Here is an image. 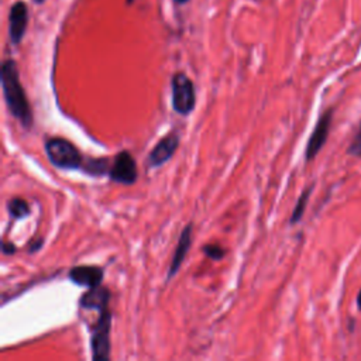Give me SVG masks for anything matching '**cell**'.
Returning a JSON list of instances; mask_svg holds the SVG:
<instances>
[{"label": "cell", "mask_w": 361, "mask_h": 361, "mask_svg": "<svg viewBox=\"0 0 361 361\" xmlns=\"http://www.w3.org/2000/svg\"><path fill=\"white\" fill-rule=\"evenodd\" d=\"M2 89L10 113L24 127H30L32 123L31 108L28 105L24 88L20 84L17 65L13 59H6L2 65Z\"/></svg>", "instance_id": "obj_1"}, {"label": "cell", "mask_w": 361, "mask_h": 361, "mask_svg": "<svg viewBox=\"0 0 361 361\" xmlns=\"http://www.w3.org/2000/svg\"><path fill=\"white\" fill-rule=\"evenodd\" d=\"M46 153L52 166L61 170H84L85 159L79 150L68 140L52 137L46 142Z\"/></svg>", "instance_id": "obj_2"}, {"label": "cell", "mask_w": 361, "mask_h": 361, "mask_svg": "<svg viewBox=\"0 0 361 361\" xmlns=\"http://www.w3.org/2000/svg\"><path fill=\"white\" fill-rule=\"evenodd\" d=\"M110 326L112 313L109 308L99 311L95 327L92 329V358L95 361H106L110 358Z\"/></svg>", "instance_id": "obj_3"}, {"label": "cell", "mask_w": 361, "mask_h": 361, "mask_svg": "<svg viewBox=\"0 0 361 361\" xmlns=\"http://www.w3.org/2000/svg\"><path fill=\"white\" fill-rule=\"evenodd\" d=\"M173 108L178 115L188 116L193 112L196 104V92L193 82L182 72L174 75L171 81Z\"/></svg>", "instance_id": "obj_4"}, {"label": "cell", "mask_w": 361, "mask_h": 361, "mask_svg": "<svg viewBox=\"0 0 361 361\" xmlns=\"http://www.w3.org/2000/svg\"><path fill=\"white\" fill-rule=\"evenodd\" d=\"M109 177L112 181L119 184H124V185L135 184L137 179V167L133 155H131L128 151L119 153L112 162Z\"/></svg>", "instance_id": "obj_5"}, {"label": "cell", "mask_w": 361, "mask_h": 361, "mask_svg": "<svg viewBox=\"0 0 361 361\" xmlns=\"http://www.w3.org/2000/svg\"><path fill=\"white\" fill-rule=\"evenodd\" d=\"M331 123H332V110H327L318 120L316 127L313 128L311 139L308 142L306 153H305V157L308 161L313 159L316 157V154L322 150V147L324 146L327 136H329Z\"/></svg>", "instance_id": "obj_6"}, {"label": "cell", "mask_w": 361, "mask_h": 361, "mask_svg": "<svg viewBox=\"0 0 361 361\" xmlns=\"http://www.w3.org/2000/svg\"><path fill=\"white\" fill-rule=\"evenodd\" d=\"M178 146H179V137L175 133L167 135L166 137L161 139L148 155V167L157 168L164 166V164L170 161L171 157L175 154Z\"/></svg>", "instance_id": "obj_7"}, {"label": "cell", "mask_w": 361, "mask_h": 361, "mask_svg": "<svg viewBox=\"0 0 361 361\" xmlns=\"http://www.w3.org/2000/svg\"><path fill=\"white\" fill-rule=\"evenodd\" d=\"M9 32H10V40L13 44H19L28 26V9L26 3L17 2L12 6L10 17H9Z\"/></svg>", "instance_id": "obj_8"}, {"label": "cell", "mask_w": 361, "mask_h": 361, "mask_svg": "<svg viewBox=\"0 0 361 361\" xmlns=\"http://www.w3.org/2000/svg\"><path fill=\"white\" fill-rule=\"evenodd\" d=\"M70 278L77 285L95 288L102 284L104 270L99 267H95V266H79V267H74L71 270Z\"/></svg>", "instance_id": "obj_9"}, {"label": "cell", "mask_w": 361, "mask_h": 361, "mask_svg": "<svg viewBox=\"0 0 361 361\" xmlns=\"http://www.w3.org/2000/svg\"><path fill=\"white\" fill-rule=\"evenodd\" d=\"M191 244H192V223H189L179 236V240H178V244L175 247V253L173 255V261H171V266H170V270H168V278H173L178 270L181 269L182 262L191 248Z\"/></svg>", "instance_id": "obj_10"}, {"label": "cell", "mask_w": 361, "mask_h": 361, "mask_svg": "<svg viewBox=\"0 0 361 361\" xmlns=\"http://www.w3.org/2000/svg\"><path fill=\"white\" fill-rule=\"evenodd\" d=\"M109 301H110L109 289L99 285L95 288H89V291L82 295L79 304L84 309L102 311L105 308H109Z\"/></svg>", "instance_id": "obj_11"}, {"label": "cell", "mask_w": 361, "mask_h": 361, "mask_svg": "<svg viewBox=\"0 0 361 361\" xmlns=\"http://www.w3.org/2000/svg\"><path fill=\"white\" fill-rule=\"evenodd\" d=\"M110 162L108 158H93L85 162L84 171L93 177H101L110 173Z\"/></svg>", "instance_id": "obj_12"}, {"label": "cell", "mask_w": 361, "mask_h": 361, "mask_svg": "<svg viewBox=\"0 0 361 361\" xmlns=\"http://www.w3.org/2000/svg\"><path fill=\"white\" fill-rule=\"evenodd\" d=\"M311 191H312V188L304 191V193L301 195V198H300L298 202H297V206H295V209H293V212H292V216H291V220H289L291 224L298 223V222L302 219V216H304V213H305V209H306V205H308V201H309Z\"/></svg>", "instance_id": "obj_13"}, {"label": "cell", "mask_w": 361, "mask_h": 361, "mask_svg": "<svg viewBox=\"0 0 361 361\" xmlns=\"http://www.w3.org/2000/svg\"><path fill=\"white\" fill-rule=\"evenodd\" d=\"M8 211H9L10 216L14 219H21V217H26L30 215V208H28L27 202L20 198L12 199L8 204Z\"/></svg>", "instance_id": "obj_14"}, {"label": "cell", "mask_w": 361, "mask_h": 361, "mask_svg": "<svg viewBox=\"0 0 361 361\" xmlns=\"http://www.w3.org/2000/svg\"><path fill=\"white\" fill-rule=\"evenodd\" d=\"M204 251L212 260H220L224 255V250L220 246H217V244H206L204 247Z\"/></svg>", "instance_id": "obj_15"}, {"label": "cell", "mask_w": 361, "mask_h": 361, "mask_svg": "<svg viewBox=\"0 0 361 361\" xmlns=\"http://www.w3.org/2000/svg\"><path fill=\"white\" fill-rule=\"evenodd\" d=\"M349 153L355 155V157H361V124H360V128L357 131V135H355L353 143L350 144Z\"/></svg>", "instance_id": "obj_16"}, {"label": "cell", "mask_w": 361, "mask_h": 361, "mask_svg": "<svg viewBox=\"0 0 361 361\" xmlns=\"http://www.w3.org/2000/svg\"><path fill=\"white\" fill-rule=\"evenodd\" d=\"M2 247H3V253L5 254H13L16 251V246L13 243H10V242H3Z\"/></svg>", "instance_id": "obj_17"}, {"label": "cell", "mask_w": 361, "mask_h": 361, "mask_svg": "<svg viewBox=\"0 0 361 361\" xmlns=\"http://www.w3.org/2000/svg\"><path fill=\"white\" fill-rule=\"evenodd\" d=\"M357 306H358V309L361 311V291H360V293H358V297H357Z\"/></svg>", "instance_id": "obj_18"}, {"label": "cell", "mask_w": 361, "mask_h": 361, "mask_svg": "<svg viewBox=\"0 0 361 361\" xmlns=\"http://www.w3.org/2000/svg\"><path fill=\"white\" fill-rule=\"evenodd\" d=\"M174 2H175V3H179V5H184V3H188L189 0H174Z\"/></svg>", "instance_id": "obj_19"}, {"label": "cell", "mask_w": 361, "mask_h": 361, "mask_svg": "<svg viewBox=\"0 0 361 361\" xmlns=\"http://www.w3.org/2000/svg\"><path fill=\"white\" fill-rule=\"evenodd\" d=\"M35 2H36L37 5H41V3H44V2H46V0H35Z\"/></svg>", "instance_id": "obj_20"}]
</instances>
